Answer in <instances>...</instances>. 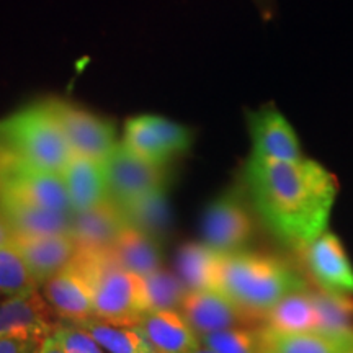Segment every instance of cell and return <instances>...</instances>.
Instances as JSON below:
<instances>
[{"label": "cell", "instance_id": "3", "mask_svg": "<svg viewBox=\"0 0 353 353\" xmlns=\"http://www.w3.org/2000/svg\"><path fill=\"white\" fill-rule=\"evenodd\" d=\"M72 157L50 100L0 120V164H21L61 174Z\"/></svg>", "mask_w": 353, "mask_h": 353}, {"label": "cell", "instance_id": "10", "mask_svg": "<svg viewBox=\"0 0 353 353\" xmlns=\"http://www.w3.org/2000/svg\"><path fill=\"white\" fill-rule=\"evenodd\" d=\"M252 154L268 161H298L304 157L296 131L275 105H265L245 114Z\"/></svg>", "mask_w": 353, "mask_h": 353}, {"label": "cell", "instance_id": "6", "mask_svg": "<svg viewBox=\"0 0 353 353\" xmlns=\"http://www.w3.org/2000/svg\"><path fill=\"white\" fill-rule=\"evenodd\" d=\"M72 154L105 162L120 141L112 121L61 99L50 100Z\"/></svg>", "mask_w": 353, "mask_h": 353}, {"label": "cell", "instance_id": "31", "mask_svg": "<svg viewBox=\"0 0 353 353\" xmlns=\"http://www.w3.org/2000/svg\"><path fill=\"white\" fill-rule=\"evenodd\" d=\"M41 342L34 337H0V353H38Z\"/></svg>", "mask_w": 353, "mask_h": 353}, {"label": "cell", "instance_id": "16", "mask_svg": "<svg viewBox=\"0 0 353 353\" xmlns=\"http://www.w3.org/2000/svg\"><path fill=\"white\" fill-rule=\"evenodd\" d=\"M61 176L72 213H81L112 200L105 162L72 154Z\"/></svg>", "mask_w": 353, "mask_h": 353}, {"label": "cell", "instance_id": "24", "mask_svg": "<svg viewBox=\"0 0 353 353\" xmlns=\"http://www.w3.org/2000/svg\"><path fill=\"white\" fill-rule=\"evenodd\" d=\"M72 324L85 330L108 353H159L138 325H114L99 319L77 321Z\"/></svg>", "mask_w": 353, "mask_h": 353}, {"label": "cell", "instance_id": "27", "mask_svg": "<svg viewBox=\"0 0 353 353\" xmlns=\"http://www.w3.org/2000/svg\"><path fill=\"white\" fill-rule=\"evenodd\" d=\"M200 343L216 353H267L263 327L252 329L245 324L200 335Z\"/></svg>", "mask_w": 353, "mask_h": 353}, {"label": "cell", "instance_id": "9", "mask_svg": "<svg viewBox=\"0 0 353 353\" xmlns=\"http://www.w3.org/2000/svg\"><path fill=\"white\" fill-rule=\"evenodd\" d=\"M201 231L203 242L224 255L239 252L252 239V218L236 190L223 193L206 206Z\"/></svg>", "mask_w": 353, "mask_h": 353}, {"label": "cell", "instance_id": "36", "mask_svg": "<svg viewBox=\"0 0 353 353\" xmlns=\"http://www.w3.org/2000/svg\"><path fill=\"white\" fill-rule=\"evenodd\" d=\"M350 353H353V352H350Z\"/></svg>", "mask_w": 353, "mask_h": 353}, {"label": "cell", "instance_id": "8", "mask_svg": "<svg viewBox=\"0 0 353 353\" xmlns=\"http://www.w3.org/2000/svg\"><path fill=\"white\" fill-rule=\"evenodd\" d=\"M105 167L110 198L120 208H126L141 198L165 190V167L138 157L121 141L105 161Z\"/></svg>", "mask_w": 353, "mask_h": 353}, {"label": "cell", "instance_id": "12", "mask_svg": "<svg viewBox=\"0 0 353 353\" xmlns=\"http://www.w3.org/2000/svg\"><path fill=\"white\" fill-rule=\"evenodd\" d=\"M59 317L41 290L17 294L0 304V337H34L43 341L54 332Z\"/></svg>", "mask_w": 353, "mask_h": 353}, {"label": "cell", "instance_id": "17", "mask_svg": "<svg viewBox=\"0 0 353 353\" xmlns=\"http://www.w3.org/2000/svg\"><path fill=\"white\" fill-rule=\"evenodd\" d=\"M126 224L120 206L108 200L95 208L72 213L69 234L77 250H108Z\"/></svg>", "mask_w": 353, "mask_h": 353}, {"label": "cell", "instance_id": "35", "mask_svg": "<svg viewBox=\"0 0 353 353\" xmlns=\"http://www.w3.org/2000/svg\"><path fill=\"white\" fill-rule=\"evenodd\" d=\"M192 353H216V352H213V350H210V348L200 345L198 348H195V350H193Z\"/></svg>", "mask_w": 353, "mask_h": 353}, {"label": "cell", "instance_id": "15", "mask_svg": "<svg viewBox=\"0 0 353 353\" xmlns=\"http://www.w3.org/2000/svg\"><path fill=\"white\" fill-rule=\"evenodd\" d=\"M10 241L23 255L37 283L41 286L56 273L72 262L77 245L69 232L44 234V236H20L10 234Z\"/></svg>", "mask_w": 353, "mask_h": 353}, {"label": "cell", "instance_id": "34", "mask_svg": "<svg viewBox=\"0 0 353 353\" xmlns=\"http://www.w3.org/2000/svg\"><path fill=\"white\" fill-rule=\"evenodd\" d=\"M255 2L259 3V7L262 8L265 13H268V12H270V8H272L273 0H255Z\"/></svg>", "mask_w": 353, "mask_h": 353}, {"label": "cell", "instance_id": "11", "mask_svg": "<svg viewBox=\"0 0 353 353\" xmlns=\"http://www.w3.org/2000/svg\"><path fill=\"white\" fill-rule=\"evenodd\" d=\"M41 293L61 321L95 319L90 280L76 257L41 286Z\"/></svg>", "mask_w": 353, "mask_h": 353}, {"label": "cell", "instance_id": "26", "mask_svg": "<svg viewBox=\"0 0 353 353\" xmlns=\"http://www.w3.org/2000/svg\"><path fill=\"white\" fill-rule=\"evenodd\" d=\"M121 211L128 224L151 234L156 239L159 234L165 232V228L169 226V206H167L165 190L141 198L139 201L121 208Z\"/></svg>", "mask_w": 353, "mask_h": 353}, {"label": "cell", "instance_id": "30", "mask_svg": "<svg viewBox=\"0 0 353 353\" xmlns=\"http://www.w3.org/2000/svg\"><path fill=\"white\" fill-rule=\"evenodd\" d=\"M52 334L64 347L65 353H105L103 348L85 330L69 321L59 319Z\"/></svg>", "mask_w": 353, "mask_h": 353}, {"label": "cell", "instance_id": "20", "mask_svg": "<svg viewBox=\"0 0 353 353\" xmlns=\"http://www.w3.org/2000/svg\"><path fill=\"white\" fill-rule=\"evenodd\" d=\"M117 263L141 276L161 270L162 252L156 237L141 229L126 224L107 250Z\"/></svg>", "mask_w": 353, "mask_h": 353}, {"label": "cell", "instance_id": "21", "mask_svg": "<svg viewBox=\"0 0 353 353\" xmlns=\"http://www.w3.org/2000/svg\"><path fill=\"white\" fill-rule=\"evenodd\" d=\"M0 214L10 234H20V236L69 232L70 218H72L70 213L44 210L7 198H0Z\"/></svg>", "mask_w": 353, "mask_h": 353}, {"label": "cell", "instance_id": "29", "mask_svg": "<svg viewBox=\"0 0 353 353\" xmlns=\"http://www.w3.org/2000/svg\"><path fill=\"white\" fill-rule=\"evenodd\" d=\"M319 311L321 329H350L353 321V299L347 294H334L322 291L314 293Z\"/></svg>", "mask_w": 353, "mask_h": 353}, {"label": "cell", "instance_id": "1", "mask_svg": "<svg viewBox=\"0 0 353 353\" xmlns=\"http://www.w3.org/2000/svg\"><path fill=\"white\" fill-rule=\"evenodd\" d=\"M244 176L255 211L280 241L306 249L327 231L339 185L319 162L249 156Z\"/></svg>", "mask_w": 353, "mask_h": 353}, {"label": "cell", "instance_id": "2", "mask_svg": "<svg viewBox=\"0 0 353 353\" xmlns=\"http://www.w3.org/2000/svg\"><path fill=\"white\" fill-rule=\"evenodd\" d=\"M218 290L226 293L249 317L260 316L263 319L281 298L307 290V283L283 260L239 250L223 257Z\"/></svg>", "mask_w": 353, "mask_h": 353}, {"label": "cell", "instance_id": "14", "mask_svg": "<svg viewBox=\"0 0 353 353\" xmlns=\"http://www.w3.org/2000/svg\"><path fill=\"white\" fill-rule=\"evenodd\" d=\"M306 250L307 265L322 291L353 296V265L334 232H322Z\"/></svg>", "mask_w": 353, "mask_h": 353}, {"label": "cell", "instance_id": "7", "mask_svg": "<svg viewBox=\"0 0 353 353\" xmlns=\"http://www.w3.org/2000/svg\"><path fill=\"white\" fill-rule=\"evenodd\" d=\"M0 198L72 214L61 174L37 167L0 164Z\"/></svg>", "mask_w": 353, "mask_h": 353}, {"label": "cell", "instance_id": "32", "mask_svg": "<svg viewBox=\"0 0 353 353\" xmlns=\"http://www.w3.org/2000/svg\"><path fill=\"white\" fill-rule=\"evenodd\" d=\"M38 353H65V350L59 343V341L54 337V334H51L46 339H43L41 345L38 348Z\"/></svg>", "mask_w": 353, "mask_h": 353}, {"label": "cell", "instance_id": "28", "mask_svg": "<svg viewBox=\"0 0 353 353\" xmlns=\"http://www.w3.org/2000/svg\"><path fill=\"white\" fill-rule=\"evenodd\" d=\"M148 294L149 311H165V309H180L188 286L180 276L167 270H156L143 276Z\"/></svg>", "mask_w": 353, "mask_h": 353}, {"label": "cell", "instance_id": "19", "mask_svg": "<svg viewBox=\"0 0 353 353\" xmlns=\"http://www.w3.org/2000/svg\"><path fill=\"white\" fill-rule=\"evenodd\" d=\"M136 325L159 353H192L201 345L200 337L180 309L149 311Z\"/></svg>", "mask_w": 353, "mask_h": 353}, {"label": "cell", "instance_id": "18", "mask_svg": "<svg viewBox=\"0 0 353 353\" xmlns=\"http://www.w3.org/2000/svg\"><path fill=\"white\" fill-rule=\"evenodd\" d=\"M263 341L267 353H350L353 327L276 332L263 325Z\"/></svg>", "mask_w": 353, "mask_h": 353}, {"label": "cell", "instance_id": "13", "mask_svg": "<svg viewBox=\"0 0 353 353\" xmlns=\"http://www.w3.org/2000/svg\"><path fill=\"white\" fill-rule=\"evenodd\" d=\"M180 312L198 334V337L236 325H244L250 319L221 290H190L180 306Z\"/></svg>", "mask_w": 353, "mask_h": 353}, {"label": "cell", "instance_id": "4", "mask_svg": "<svg viewBox=\"0 0 353 353\" xmlns=\"http://www.w3.org/2000/svg\"><path fill=\"white\" fill-rule=\"evenodd\" d=\"M76 259L90 280L95 319L134 325L149 312L143 276L123 268L107 250H77Z\"/></svg>", "mask_w": 353, "mask_h": 353}, {"label": "cell", "instance_id": "23", "mask_svg": "<svg viewBox=\"0 0 353 353\" xmlns=\"http://www.w3.org/2000/svg\"><path fill=\"white\" fill-rule=\"evenodd\" d=\"M224 254L205 242H188L179 250V273L188 290H218Z\"/></svg>", "mask_w": 353, "mask_h": 353}, {"label": "cell", "instance_id": "33", "mask_svg": "<svg viewBox=\"0 0 353 353\" xmlns=\"http://www.w3.org/2000/svg\"><path fill=\"white\" fill-rule=\"evenodd\" d=\"M10 241V231H8V226L3 221L2 214H0V245L6 244V242Z\"/></svg>", "mask_w": 353, "mask_h": 353}, {"label": "cell", "instance_id": "25", "mask_svg": "<svg viewBox=\"0 0 353 353\" xmlns=\"http://www.w3.org/2000/svg\"><path fill=\"white\" fill-rule=\"evenodd\" d=\"M39 290L23 255L12 241L0 245V294L10 298Z\"/></svg>", "mask_w": 353, "mask_h": 353}, {"label": "cell", "instance_id": "22", "mask_svg": "<svg viewBox=\"0 0 353 353\" xmlns=\"http://www.w3.org/2000/svg\"><path fill=\"white\" fill-rule=\"evenodd\" d=\"M263 321L265 327L276 332H304L321 329L314 293L304 290L286 294L263 316Z\"/></svg>", "mask_w": 353, "mask_h": 353}, {"label": "cell", "instance_id": "5", "mask_svg": "<svg viewBox=\"0 0 353 353\" xmlns=\"http://www.w3.org/2000/svg\"><path fill=\"white\" fill-rule=\"evenodd\" d=\"M121 143L144 161L165 167L192 148L193 132L165 117L138 114L125 123Z\"/></svg>", "mask_w": 353, "mask_h": 353}]
</instances>
